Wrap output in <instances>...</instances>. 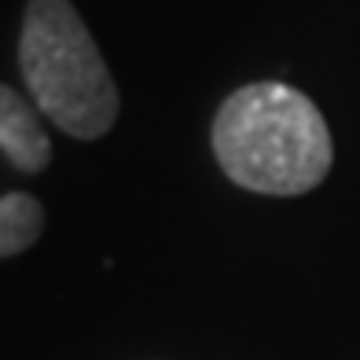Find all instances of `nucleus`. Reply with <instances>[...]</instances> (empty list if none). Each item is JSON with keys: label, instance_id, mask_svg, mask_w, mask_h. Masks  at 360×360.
<instances>
[{"label": "nucleus", "instance_id": "obj_1", "mask_svg": "<svg viewBox=\"0 0 360 360\" xmlns=\"http://www.w3.org/2000/svg\"><path fill=\"white\" fill-rule=\"evenodd\" d=\"M210 143L232 184L276 199L313 191L335 162L320 107L287 81L236 89L214 114Z\"/></svg>", "mask_w": 360, "mask_h": 360}, {"label": "nucleus", "instance_id": "obj_2", "mask_svg": "<svg viewBox=\"0 0 360 360\" xmlns=\"http://www.w3.org/2000/svg\"><path fill=\"white\" fill-rule=\"evenodd\" d=\"M19 70L37 110L74 140H100L118 122V85L70 0H26Z\"/></svg>", "mask_w": 360, "mask_h": 360}, {"label": "nucleus", "instance_id": "obj_3", "mask_svg": "<svg viewBox=\"0 0 360 360\" xmlns=\"http://www.w3.org/2000/svg\"><path fill=\"white\" fill-rule=\"evenodd\" d=\"M0 151L19 173H41L52 162V140L44 136L37 110L11 85L0 89Z\"/></svg>", "mask_w": 360, "mask_h": 360}, {"label": "nucleus", "instance_id": "obj_4", "mask_svg": "<svg viewBox=\"0 0 360 360\" xmlns=\"http://www.w3.org/2000/svg\"><path fill=\"white\" fill-rule=\"evenodd\" d=\"M44 232V210L34 195L8 191L0 199V257H15L30 250Z\"/></svg>", "mask_w": 360, "mask_h": 360}]
</instances>
